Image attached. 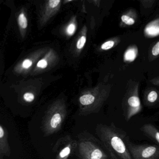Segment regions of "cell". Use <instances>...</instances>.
<instances>
[{"label": "cell", "instance_id": "cell-1", "mask_svg": "<svg viewBox=\"0 0 159 159\" xmlns=\"http://www.w3.org/2000/svg\"><path fill=\"white\" fill-rule=\"evenodd\" d=\"M96 134L109 154L110 159H133L127 146L129 138L125 131L115 124H98Z\"/></svg>", "mask_w": 159, "mask_h": 159}, {"label": "cell", "instance_id": "cell-2", "mask_svg": "<svg viewBox=\"0 0 159 159\" xmlns=\"http://www.w3.org/2000/svg\"><path fill=\"white\" fill-rule=\"evenodd\" d=\"M77 144L76 154L79 159H110L100 139L87 131L78 135Z\"/></svg>", "mask_w": 159, "mask_h": 159}, {"label": "cell", "instance_id": "cell-3", "mask_svg": "<svg viewBox=\"0 0 159 159\" xmlns=\"http://www.w3.org/2000/svg\"><path fill=\"white\" fill-rule=\"evenodd\" d=\"M66 117L64 106L56 105L46 111L41 123V130L44 137L50 136L61 130Z\"/></svg>", "mask_w": 159, "mask_h": 159}, {"label": "cell", "instance_id": "cell-4", "mask_svg": "<svg viewBox=\"0 0 159 159\" xmlns=\"http://www.w3.org/2000/svg\"><path fill=\"white\" fill-rule=\"evenodd\" d=\"M77 145V140L70 135L60 138L53 147V151L56 155L55 159H69L70 156L76 153Z\"/></svg>", "mask_w": 159, "mask_h": 159}, {"label": "cell", "instance_id": "cell-5", "mask_svg": "<svg viewBox=\"0 0 159 159\" xmlns=\"http://www.w3.org/2000/svg\"><path fill=\"white\" fill-rule=\"evenodd\" d=\"M127 146L133 159H159V147L155 145H136L130 140Z\"/></svg>", "mask_w": 159, "mask_h": 159}, {"label": "cell", "instance_id": "cell-6", "mask_svg": "<svg viewBox=\"0 0 159 159\" xmlns=\"http://www.w3.org/2000/svg\"><path fill=\"white\" fill-rule=\"evenodd\" d=\"M11 153L9 142V133L7 128L0 125V157H10Z\"/></svg>", "mask_w": 159, "mask_h": 159}, {"label": "cell", "instance_id": "cell-7", "mask_svg": "<svg viewBox=\"0 0 159 159\" xmlns=\"http://www.w3.org/2000/svg\"><path fill=\"white\" fill-rule=\"evenodd\" d=\"M139 129L145 135L159 144V130L154 125L146 124Z\"/></svg>", "mask_w": 159, "mask_h": 159}, {"label": "cell", "instance_id": "cell-8", "mask_svg": "<svg viewBox=\"0 0 159 159\" xmlns=\"http://www.w3.org/2000/svg\"><path fill=\"white\" fill-rule=\"evenodd\" d=\"M18 23L21 28L26 29L28 26V22L27 18L24 14L21 13L18 17Z\"/></svg>", "mask_w": 159, "mask_h": 159}, {"label": "cell", "instance_id": "cell-9", "mask_svg": "<svg viewBox=\"0 0 159 159\" xmlns=\"http://www.w3.org/2000/svg\"><path fill=\"white\" fill-rule=\"evenodd\" d=\"M136 57V53L134 50L130 49L128 50L127 52H125V58L126 60L128 61H133Z\"/></svg>", "mask_w": 159, "mask_h": 159}, {"label": "cell", "instance_id": "cell-10", "mask_svg": "<svg viewBox=\"0 0 159 159\" xmlns=\"http://www.w3.org/2000/svg\"><path fill=\"white\" fill-rule=\"evenodd\" d=\"M158 98V94L155 91H152L148 95L147 100L150 103H154Z\"/></svg>", "mask_w": 159, "mask_h": 159}, {"label": "cell", "instance_id": "cell-11", "mask_svg": "<svg viewBox=\"0 0 159 159\" xmlns=\"http://www.w3.org/2000/svg\"><path fill=\"white\" fill-rule=\"evenodd\" d=\"M121 20L125 24L129 25H134L135 23V21L133 18L126 15L122 16H121Z\"/></svg>", "mask_w": 159, "mask_h": 159}, {"label": "cell", "instance_id": "cell-12", "mask_svg": "<svg viewBox=\"0 0 159 159\" xmlns=\"http://www.w3.org/2000/svg\"><path fill=\"white\" fill-rule=\"evenodd\" d=\"M24 100L28 103H30L35 99V96L32 93H25L23 96Z\"/></svg>", "mask_w": 159, "mask_h": 159}, {"label": "cell", "instance_id": "cell-13", "mask_svg": "<svg viewBox=\"0 0 159 159\" xmlns=\"http://www.w3.org/2000/svg\"><path fill=\"white\" fill-rule=\"evenodd\" d=\"M114 45L113 41H109L103 43L101 46V49L103 50H107L111 49Z\"/></svg>", "mask_w": 159, "mask_h": 159}, {"label": "cell", "instance_id": "cell-14", "mask_svg": "<svg viewBox=\"0 0 159 159\" xmlns=\"http://www.w3.org/2000/svg\"><path fill=\"white\" fill-rule=\"evenodd\" d=\"M86 42V38L84 36L81 37L77 42V47L78 49H81L83 48Z\"/></svg>", "mask_w": 159, "mask_h": 159}, {"label": "cell", "instance_id": "cell-15", "mask_svg": "<svg viewBox=\"0 0 159 159\" xmlns=\"http://www.w3.org/2000/svg\"><path fill=\"white\" fill-rule=\"evenodd\" d=\"M75 31V25L74 24H70L67 29V32L70 36L73 35Z\"/></svg>", "mask_w": 159, "mask_h": 159}, {"label": "cell", "instance_id": "cell-16", "mask_svg": "<svg viewBox=\"0 0 159 159\" xmlns=\"http://www.w3.org/2000/svg\"><path fill=\"white\" fill-rule=\"evenodd\" d=\"M152 54L154 56L159 54V42L156 43L152 49Z\"/></svg>", "mask_w": 159, "mask_h": 159}, {"label": "cell", "instance_id": "cell-17", "mask_svg": "<svg viewBox=\"0 0 159 159\" xmlns=\"http://www.w3.org/2000/svg\"><path fill=\"white\" fill-rule=\"evenodd\" d=\"M60 2V0H50L49 1V6L51 8L53 9L58 6Z\"/></svg>", "mask_w": 159, "mask_h": 159}, {"label": "cell", "instance_id": "cell-18", "mask_svg": "<svg viewBox=\"0 0 159 159\" xmlns=\"http://www.w3.org/2000/svg\"><path fill=\"white\" fill-rule=\"evenodd\" d=\"M47 62L46 60L43 59V60H40L38 62L37 64V66L38 67L40 68H45L47 66Z\"/></svg>", "mask_w": 159, "mask_h": 159}, {"label": "cell", "instance_id": "cell-19", "mask_svg": "<svg viewBox=\"0 0 159 159\" xmlns=\"http://www.w3.org/2000/svg\"><path fill=\"white\" fill-rule=\"evenodd\" d=\"M32 62L29 59H26L23 62V67L25 69H28L32 65Z\"/></svg>", "mask_w": 159, "mask_h": 159}, {"label": "cell", "instance_id": "cell-20", "mask_svg": "<svg viewBox=\"0 0 159 159\" xmlns=\"http://www.w3.org/2000/svg\"><path fill=\"white\" fill-rule=\"evenodd\" d=\"M0 159H3V157H0Z\"/></svg>", "mask_w": 159, "mask_h": 159}]
</instances>
